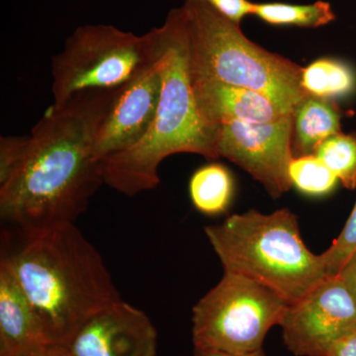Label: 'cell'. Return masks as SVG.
<instances>
[{"label":"cell","mask_w":356,"mask_h":356,"mask_svg":"<svg viewBox=\"0 0 356 356\" xmlns=\"http://www.w3.org/2000/svg\"><path fill=\"white\" fill-rule=\"evenodd\" d=\"M337 276L343 281L356 301V254L343 266Z\"/></svg>","instance_id":"obj_24"},{"label":"cell","mask_w":356,"mask_h":356,"mask_svg":"<svg viewBox=\"0 0 356 356\" xmlns=\"http://www.w3.org/2000/svg\"><path fill=\"white\" fill-rule=\"evenodd\" d=\"M327 356H356V330L337 339Z\"/></svg>","instance_id":"obj_23"},{"label":"cell","mask_w":356,"mask_h":356,"mask_svg":"<svg viewBox=\"0 0 356 356\" xmlns=\"http://www.w3.org/2000/svg\"><path fill=\"white\" fill-rule=\"evenodd\" d=\"M204 231L225 271L261 283L290 305L329 276L323 254L307 248L298 218L290 210L270 214L250 210Z\"/></svg>","instance_id":"obj_4"},{"label":"cell","mask_w":356,"mask_h":356,"mask_svg":"<svg viewBox=\"0 0 356 356\" xmlns=\"http://www.w3.org/2000/svg\"><path fill=\"white\" fill-rule=\"evenodd\" d=\"M194 356H266V355H264L262 348L254 351V353H243V355H231V353H221V351L194 348Z\"/></svg>","instance_id":"obj_26"},{"label":"cell","mask_w":356,"mask_h":356,"mask_svg":"<svg viewBox=\"0 0 356 356\" xmlns=\"http://www.w3.org/2000/svg\"><path fill=\"white\" fill-rule=\"evenodd\" d=\"M292 185L310 196H324L336 188L339 179L315 154L297 156L289 166Z\"/></svg>","instance_id":"obj_19"},{"label":"cell","mask_w":356,"mask_h":356,"mask_svg":"<svg viewBox=\"0 0 356 356\" xmlns=\"http://www.w3.org/2000/svg\"><path fill=\"white\" fill-rule=\"evenodd\" d=\"M159 55L127 83L115 90L96 134L95 154L100 161L137 145L153 126L163 83L165 47L161 28Z\"/></svg>","instance_id":"obj_10"},{"label":"cell","mask_w":356,"mask_h":356,"mask_svg":"<svg viewBox=\"0 0 356 356\" xmlns=\"http://www.w3.org/2000/svg\"><path fill=\"white\" fill-rule=\"evenodd\" d=\"M290 304L261 283L229 271L192 310L194 348L243 355L261 350Z\"/></svg>","instance_id":"obj_7"},{"label":"cell","mask_w":356,"mask_h":356,"mask_svg":"<svg viewBox=\"0 0 356 356\" xmlns=\"http://www.w3.org/2000/svg\"><path fill=\"white\" fill-rule=\"evenodd\" d=\"M302 86L309 95L332 99L351 95L356 88V76L350 65L321 58L304 69Z\"/></svg>","instance_id":"obj_16"},{"label":"cell","mask_w":356,"mask_h":356,"mask_svg":"<svg viewBox=\"0 0 356 356\" xmlns=\"http://www.w3.org/2000/svg\"><path fill=\"white\" fill-rule=\"evenodd\" d=\"M252 15L269 25L304 28L322 27L336 20L331 4L323 0L305 6L282 2L254 3Z\"/></svg>","instance_id":"obj_17"},{"label":"cell","mask_w":356,"mask_h":356,"mask_svg":"<svg viewBox=\"0 0 356 356\" xmlns=\"http://www.w3.org/2000/svg\"><path fill=\"white\" fill-rule=\"evenodd\" d=\"M287 350L296 356H327L337 339L356 330V301L339 276H327L280 323Z\"/></svg>","instance_id":"obj_8"},{"label":"cell","mask_w":356,"mask_h":356,"mask_svg":"<svg viewBox=\"0 0 356 356\" xmlns=\"http://www.w3.org/2000/svg\"><path fill=\"white\" fill-rule=\"evenodd\" d=\"M159 28L165 47V67L153 126L137 145L102 161L105 184L131 197L158 186L159 165L172 154L220 158V127L204 119L196 102L182 6L172 9Z\"/></svg>","instance_id":"obj_3"},{"label":"cell","mask_w":356,"mask_h":356,"mask_svg":"<svg viewBox=\"0 0 356 356\" xmlns=\"http://www.w3.org/2000/svg\"><path fill=\"white\" fill-rule=\"evenodd\" d=\"M293 114L264 123L234 121L220 126L218 151L257 181L273 199L293 186L289 166L293 154Z\"/></svg>","instance_id":"obj_9"},{"label":"cell","mask_w":356,"mask_h":356,"mask_svg":"<svg viewBox=\"0 0 356 356\" xmlns=\"http://www.w3.org/2000/svg\"><path fill=\"white\" fill-rule=\"evenodd\" d=\"M159 51L156 28L138 36L112 25L81 26L51 58L53 104H65L83 91L121 88L153 62Z\"/></svg>","instance_id":"obj_6"},{"label":"cell","mask_w":356,"mask_h":356,"mask_svg":"<svg viewBox=\"0 0 356 356\" xmlns=\"http://www.w3.org/2000/svg\"><path fill=\"white\" fill-rule=\"evenodd\" d=\"M182 8L195 76L261 92L288 114L309 95L298 64L250 41L240 24L205 2L184 0Z\"/></svg>","instance_id":"obj_5"},{"label":"cell","mask_w":356,"mask_h":356,"mask_svg":"<svg viewBox=\"0 0 356 356\" xmlns=\"http://www.w3.org/2000/svg\"><path fill=\"white\" fill-rule=\"evenodd\" d=\"M2 245L49 343L65 346L84 324L120 301L111 274L76 222L20 233Z\"/></svg>","instance_id":"obj_2"},{"label":"cell","mask_w":356,"mask_h":356,"mask_svg":"<svg viewBox=\"0 0 356 356\" xmlns=\"http://www.w3.org/2000/svg\"><path fill=\"white\" fill-rule=\"evenodd\" d=\"M341 118L339 107L332 99L307 95L293 113L294 158L314 154L324 140L341 133Z\"/></svg>","instance_id":"obj_14"},{"label":"cell","mask_w":356,"mask_h":356,"mask_svg":"<svg viewBox=\"0 0 356 356\" xmlns=\"http://www.w3.org/2000/svg\"><path fill=\"white\" fill-rule=\"evenodd\" d=\"M116 89L51 104L30 133L22 165L0 186V216L19 233L76 222L104 182L96 134Z\"/></svg>","instance_id":"obj_1"},{"label":"cell","mask_w":356,"mask_h":356,"mask_svg":"<svg viewBox=\"0 0 356 356\" xmlns=\"http://www.w3.org/2000/svg\"><path fill=\"white\" fill-rule=\"evenodd\" d=\"M233 193L231 173L224 165L218 163H210L199 168L189 182V194L194 207L208 216L226 212Z\"/></svg>","instance_id":"obj_15"},{"label":"cell","mask_w":356,"mask_h":356,"mask_svg":"<svg viewBox=\"0 0 356 356\" xmlns=\"http://www.w3.org/2000/svg\"><path fill=\"white\" fill-rule=\"evenodd\" d=\"M24 356H72L64 346H55L49 344L38 350L33 351L29 355Z\"/></svg>","instance_id":"obj_25"},{"label":"cell","mask_w":356,"mask_h":356,"mask_svg":"<svg viewBox=\"0 0 356 356\" xmlns=\"http://www.w3.org/2000/svg\"><path fill=\"white\" fill-rule=\"evenodd\" d=\"M192 76L199 110L213 125L220 127L234 121L264 123L292 115L257 91L195 76L193 72Z\"/></svg>","instance_id":"obj_12"},{"label":"cell","mask_w":356,"mask_h":356,"mask_svg":"<svg viewBox=\"0 0 356 356\" xmlns=\"http://www.w3.org/2000/svg\"><path fill=\"white\" fill-rule=\"evenodd\" d=\"M356 254V203L350 218L331 247L323 252L327 275L337 276Z\"/></svg>","instance_id":"obj_20"},{"label":"cell","mask_w":356,"mask_h":356,"mask_svg":"<svg viewBox=\"0 0 356 356\" xmlns=\"http://www.w3.org/2000/svg\"><path fill=\"white\" fill-rule=\"evenodd\" d=\"M64 346L72 356H156L158 332L145 312L120 300L91 318Z\"/></svg>","instance_id":"obj_11"},{"label":"cell","mask_w":356,"mask_h":356,"mask_svg":"<svg viewBox=\"0 0 356 356\" xmlns=\"http://www.w3.org/2000/svg\"><path fill=\"white\" fill-rule=\"evenodd\" d=\"M200 1L205 2L218 13L240 25L245 16L252 15V9H254V2H250V0H200Z\"/></svg>","instance_id":"obj_22"},{"label":"cell","mask_w":356,"mask_h":356,"mask_svg":"<svg viewBox=\"0 0 356 356\" xmlns=\"http://www.w3.org/2000/svg\"><path fill=\"white\" fill-rule=\"evenodd\" d=\"M346 188H356V133L343 132L324 140L314 153Z\"/></svg>","instance_id":"obj_18"},{"label":"cell","mask_w":356,"mask_h":356,"mask_svg":"<svg viewBox=\"0 0 356 356\" xmlns=\"http://www.w3.org/2000/svg\"><path fill=\"white\" fill-rule=\"evenodd\" d=\"M27 136H1L0 138V186L8 182L22 165L29 147Z\"/></svg>","instance_id":"obj_21"},{"label":"cell","mask_w":356,"mask_h":356,"mask_svg":"<svg viewBox=\"0 0 356 356\" xmlns=\"http://www.w3.org/2000/svg\"><path fill=\"white\" fill-rule=\"evenodd\" d=\"M49 344L10 264L0 257V356H24Z\"/></svg>","instance_id":"obj_13"}]
</instances>
